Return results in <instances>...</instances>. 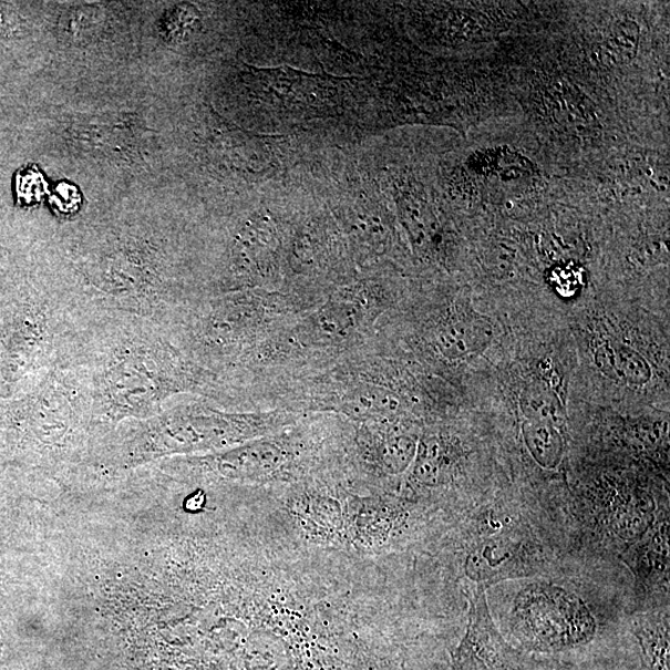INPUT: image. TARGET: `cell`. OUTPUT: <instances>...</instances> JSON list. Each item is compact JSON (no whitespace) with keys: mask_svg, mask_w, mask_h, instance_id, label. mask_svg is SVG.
Returning a JSON list of instances; mask_svg holds the SVG:
<instances>
[{"mask_svg":"<svg viewBox=\"0 0 670 670\" xmlns=\"http://www.w3.org/2000/svg\"><path fill=\"white\" fill-rule=\"evenodd\" d=\"M595 362L605 375L630 385L642 386L652 379V368L646 358L627 346H601L596 350Z\"/></svg>","mask_w":670,"mask_h":670,"instance_id":"cell-6","label":"cell"},{"mask_svg":"<svg viewBox=\"0 0 670 670\" xmlns=\"http://www.w3.org/2000/svg\"><path fill=\"white\" fill-rule=\"evenodd\" d=\"M524 556L519 546L507 539L487 540L468 556L466 573L480 586L508 580L524 573Z\"/></svg>","mask_w":670,"mask_h":670,"instance_id":"cell-4","label":"cell"},{"mask_svg":"<svg viewBox=\"0 0 670 670\" xmlns=\"http://www.w3.org/2000/svg\"><path fill=\"white\" fill-rule=\"evenodd\" d=\"M362 317L360 307L354 301L340 300L326 305L316 315V332L327 338H346Z\"/></svg>","mask_w":670,"mask_h":670,"instance_id":"cell-8","label":"cell"},{"mask_svg":"<svg viewBox=\"0 0 670 670\" xmlns=\"http://www.w3.org/2000/svg\"><path fill=\"white\" fill-rule=\"evenodd\" d=\"M418 452L416 441L410 436H395L381 443L378 460L386 472L398 474L404 472Z\"/></svg>","mask_w":670,"mask_h":670,"instance_id":"cell-10","label":"cell"},{"mask_svg":"<svg viewBox=\"0 0 670 670\" xmlns=\"http://www.w3.org/2000/svg\"><path fill=\"white\" fill-rule=\"evenodd\" d=\"M416 478L425 484H436L441 477V449L437 440L420 443L415 467Z\"/></svg>","mask_w":670,"mask_h":670,"instance_id":"cell-12","label":"cell"},{"mask_svg":"<svg viewBox=\"0 0 670 670\" xmlns=\"http://www.w3.org/2000/svg\"><path fill=\"white\" fill-rule=\"evenodd\" d=\"M493 327L487 318L474 313L453 315L439 329L437 347L451 359L477 355L491 344Z\"/></svg>","mask_w":670,"mask_h":670,"instance_id":"cell-5","label":"cell"},{"mask_svg":"<svg viewBox=\"0 0 670 670\" xmlns=\"http://www.w3.org/2000/svg\"><path fill=\"white\" fill-rule=\"evenodd\" d=\"M524 440L532 456L544 468H555L564 456L563 436L552 422L527 420L523 426Z\"/></svg>","mask_w":670,"mask_h":670,"instance_id":"cell-7","label":"cell"},{"mask_svg":"<svg viewBox=\"0 0 670 670\" xmlns=\"http://www.w3.org/2000/svg\"><path fill=\"white\" fill-rule=\"evenodd\" d=\"M487 605L486 592L480 587L471 606L466 635L452 654L451 670H543L504 641Z\"/></svg>","mask_w":670,"mask_h":670,"instance_id":"cell-1","label":"cell"},{"mask_svg":"<svg viewBox=\"0 0 670 670\" xmlns=\"http://www.w3.org/2000/svg\"><path fill=\"white\" fill-rule=\"evenodd\" d=\"M174 449L205 450L224 447L265 434L275 427L274 421L259 416H233L218 412H187L169 422Z\"/></svg>","mask_w":670,"mask_h":670,"instance_id":"cell-2","label":"cell"},{"mask_svg":"<svg viewBox=\"0 0 670 670\" xmlns=\"http://www.w3.org/2000/svg\"><path fill=\"white\" fill-rule=\"evenodd\" d=\"M522 408L527 420L546 421L556 425L560 418L558 400L543 388L529 389L523 396Z\"/></svg>","mask_w":670,"mask_h":670,"instance_id":"cell-11","label":"cell"},{"mask_svg":"<svg viewBox=\"0 0 670 670\" xmlns=\"http://www.w3.org/2000/svg\"><path fill=\"white\" fill-rule=\"evenodd\" d=\"M639 32L637 24H617L604 44L602 59L607 65H621L632 60L637 53Z\"/></svg>","mask_w":670,"mask_h":670,"instance_id":"cell-9","label":"cell"},{"mask_svg":"<svg viewBox=\"0 0 670 670\" xmlns=\"http://www.w3.org/2000/svg\"><path fill=\"white\" fill-rule=\"evenodd\" d=\"M291 452L276 440H261L247 443L219 460L220 470L226 476L241 480H268L288 466Z\"/></svg>","mask_w":670,"mask_h":670,"instance_id":"cell-3","label":"cell"}]
</instances>
